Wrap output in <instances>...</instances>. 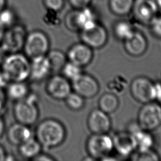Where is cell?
<instances>
[{
  "label": "cell",
  "instance_id": "ab89813d",
  "mask_svg": "<svg viewBox=\"0 0 161 161\" xmlns=\"http://www.w3.org/2000/svg\"><path fill=\"white\" fill-rule=\"evenodd\" d=\"M5 0H0V11L3 9L4 6Z\"/></svg>",
  "mask_w": 161,
  "mask_h": 161
},
{
  "label": "cell",
  "instance_id": "e575fe53",
  "mask_svg": "<svg viewBox=\"0 0 161 161\" xmlns=\"http://www.w3.org/2000/svg\"><path fill=\"white\" fill-rule=\"evenodd\" d=\"M6 98L7 96L6 94V92L4 90V88L0 87V103L6 104Z\"/></svg>",
  "mask_w": 161,
  "mask_h": 161
},
{
  "label": "cell",
  "instance_id": "7402d4cb",
  "mask_svg": "<svg viewBox=\"0 0 161 161\" xmlns=\"http://www.w3.org/2000/svg\"><path fill=\"white\" fill-rule=\"evenodd\" d=\"M49 61L52 72L57 73L61 71L67 62V55L59 50H52L46 55Z\"/></svg>",
  "mask_w": 161,
  "mask_h": 161
},
{
  "label": "cell",
  "instance_id": "9a60e30c",
  "mask_svg": "<svg viewBox=\"0 0 161 161\" xmlns=\"http://www.w3.org/2000/svg\"><path fill=\"white\" fill-rule=\"evenodd\" d=\"M112 138L114 149L121 156H131L136 150L135 140L128 131L116 133Z\"/></svg>",
  "mask_w": 161,
  "mask_h": 161
},
{
  "label": "cell",
  "instance_id": "484cf974",
  "mask_svg": "<svg viewBox=\"0 0 161 161\" xmlns=\"http://www.w3.org/2000/svg\"><path fill=\"white\" fill-rule=\"evenodd\" d=\"M62 75L67 79L70 82L76 79L82 73V67L71 62H67L62 70Z\"/></svg>",
  "mask_w": 161,
  "mask_h": 161
},
{
  "label": "cell",
  "instance_id": "ba28073f",
  "mask_svg": "<svg viewBox=\"0 0 161 161\" xmlns=\"http://www.w3.org/2000/svg\"><path fill=\"white\" fill-rule=\"evenodd\" d=\"M130 92L135 99L140 103L144 104L154 101L155 83L146 77H137L131 81Z\"/></svg>",
  "mask_w": 161,
  "mask_h": 161
},
{
  "label": "cell",
  "instance_id": "60d3db41",
  "mask_svg": "<svg viewBox=\"0 0 161 161\" xmlns=\"http://www.w3.org/2000/svg\"><path fill=\"white\" fill-rule=\"evenodd\" d=\"M4 30L0 27V44H1L3 36V35H4Z\"/></svg>",
  "mask_w": 161,
  "mask_h": 161
},
{
  "label": "cell",
  "instance_id": "9c48e42d",
  "mask_svg": "<svg viewBox=\"0 0 161 161\" xmlns=\"http://www.w3.org/2000/svg\"><path fill=\"white\" fill-rule=\"evenodd\" d=\"M82 42L92 48L103 47L108 40V32L101 25L96 23L92 26L80 30Z\"/></svg>",
  "mask_w": 161,
  "mask_h": 161
},
{
  "label": "cell",
  "instance_id": "3957f363",
  "mask_svg": "<svg viewBox=\"0 0 161 161\" xmlns=\"http://www.w3.org/2000/svg\"><path fill=\"white\" fill-rule=\"evenodd\" d=\"M36 101V96L33 94H29L26 97L16 101L13 114L17 122L28 126L36 123L39 115Z\"/></svg>",
  "mask_w": 161,
  "mask_h": 161
},
{
  "label": "cell",
  "instance_id": "44dd1931",
  "mask_svg": "<svg viewBox=\"0 0 161 161\" xmlns=\"http://www.w3.org/2000/svg\"><path fill=\"white\" fill-rule=\"evenodd\" d=\"M20 155L28 159H33L41 151L42 146L38 141L33 136L18 146Z\"/></svg>",
  "mask_w": 161,
  "mask_h": 161
},
{
  "label": "cell",
  "instance_id": "f35d334b",
  "mask_svg": "<svg viewBox=\"0 0 161 161\" xmlns=\"http://www.w3.org/2000/svg\"><path fill=\"white\" fill-rule=\"evenodd\" d=\"M158 92L157 93V95L155 100H157V102L161 105V87L159 88Z\"/></svg>",
  "mask_w": 161,
  "mask_h": 161
},
{
  "label": "cell",
  "instance_id": "2e32d148",
  "mask_svg": "<svg viewBox=\"0 0 161 161\" xmlns=\"http://www.w3.org/2000/svg\"><path fill=\"white\" fill-rule=\"evenodd\" d=\"M147 47L146 37L138 31L135 30L129 38L124 40L125 51L133 57H139L143 55L146 52Z\"/></svg>",
  "mask_w": 161,
  "mask_h": 161
},
{
  "label": "cell",
  "instance_id": "5bb4252c",
  "mask_svg": "<svg viewBox=\"0 0 161 161\" xmlns=\"http://www.w3.org/2000/svg\"><path fill=\"white\" fill-rule=\"evenodd\" d=\"M92 57V48L83 42L73 45L67 53V58L69 62L81 67L88 65L91 62Z\"/></svg>",
  "mask_w": 161,
  "mask_h": 161
},
{
  "label": "cell",
  "instance_id": "d4e9b609",
  "mask_svg": "<svg viewBox=\"0 0 161 161\" xmlns=\"http://www.w3.org/2000/svg\"><path fill=\"white\" fill-rule=\"evenodd\" d=\"M135 31L132 25L126 21H119L114 27V33L119 40H125Z\"/></svg>",
  "mask_w": 161,
  "mask_h": 161
},
{
  "label": "cell",
  "instance_id": "603a6c76",
  "mask_svg": "<svg viewBox=\"0 0 161 161\" xmlns=\"http://www.w3.org/2000/svg\"><path fill=\"white\" fill-rule=\"evenodd\" d=\"M99 108L107 114L114 112L119 106V99L118 97L110 92L103 94L99 99Z\"/></svg>",
  "mask_w": 161,
  "mask_h": 161
},
{
  "label": "cell",
  "instance_id": "1f68e13d",
  "mask_svg": "<svg viewBox=\"0 0 161 161\" xmlns=\"http://www.w3.org/2000/svg\"><path fill=\"white\" fill-rule=\"evenodd\" d=\"M91 0H69L72 6L77 9H80L88 6Z\"/></svg>",
  "mask_w": 161,
  "mask_h": 161
},
{
  "label": "cell",
  "instance_id": "277c9868",
  "mask_svg": "<svg viewBox=\"0 0 161 161\" xmlns=\"http://www.w3.org/2000/svg\"><path fill=\"white\" fill-rule=\"evenodd\" d=\"M137 124L148 131L158 128L161 125V105L153 101L144 103L138 112Z\"/></svg>",
  "mask_w": 161,
  "mask_h": 161
},
{
  "label": "cell",
  "instance_id": "d6a6232c",
  "mask_svg": "<svg viewBox=\"0 0 161 161\" xmlns=\"http://www.w3.org/2000/svg\"><path fill=\"white\" fill-rule=\"evenodd\" d=\"M35 161H53L55 158L47 154H41L40 153L32 159Z\"/></svg>",
  "mask_w": 161,
  "mask_h": 161
},
{
  "label": "cell",
  "instance_id": "8fae6325",
  "mask_svg": "<svg viewBox=\"0 0 161 161\" xmlns=\"http://www.w3.org/2000/svg\"><path fill=\"white\" fill-rule=\"evenodd\" d=\"M72 89L71 82L62 75L55 74L50 77L46 84L48 95L57 100L65 99Z\"/></svg>",
  "mask_w": 161,
  "mask_h": 161
},
{
  "label": "cell",
  "instance_id": "7c38bea8",
  "mask_svg": "<svg viewBox=\"0 0 161 161\" xmlns=\"http://www.w3.org/2000/svg\"><path fill=\"white\" fill-rule=\"evenodd\" d=\"M158 9L153 0H135L131 11L139 22L148 25L157 16Z\"/></svg>",
  "mask_w": 161,
  "mask_h": 161
},
{
  "label": "cell",
  "instance_id": "cb8c5ba5",
  "mask_svg": "<svg viewBox=\"0 0 161 161\" xmlns=\"http://www.w3.org/2000/svg\"><path fill=\"white\" fill-rule=\"evenodd\" d=\"M135 0H109L111 11L116 15L125 16L132 10Z\"/></svg>",
  "mask_w": 161,
  "mask_h": 161
},
{
  "label": "cell",
  "instance_id": "7a4b0ae2",
  "mask_svg": "<svg viewBox=\"0 0 161 161\" xmlns=\"http://www.w3.org/2000/svg\"><path fill=\"white\" fill-rule=\"evenodd\" d=\"M1 68L9 82L26 81L30 78V60L25 54L8 53L1 64Z\"/></svg>",
  "mask_w": 161,
  "mask_h": 161
},
{
  "label": "cell",
  "instance_id": "d590c367",
  "mask_svg": "<svg viewBox=\"0 0 161 161\" xmlns=\"http://www.w3.org/2000/svg\"><path fill=\"white\" fill-rule=\"evenodd\" d=\"M8 55V53L3 50V48L0 46V65L2 64V62H3V60H4L5 57H6V55Z\"/></svg>",
  "mask_w": 161,
  "mask_h": 161
},
{
  "label": "cell",
  "instance_id": "8992f818",
  "mask_svg": "<svg viewBox=\"0 0 161 161\" xmlns=\"http://www.w3.org/2000/svg\"><path fill=\"white\" fill-rule=\"evenodd\" d=\"M50 40L43 32L33 31L26 35L23 50L29 58L46 55L49 51Z\"/></svg>",
  "mask_w": 161,
  "mask_h": 161
},
{
  "label": "cell",
  "instance_id": "74e56055",
  "mask_svg": "<svg viewBox=\"0 0 161 161\" xmlns=\"http://www.w3.org/2000/svg\"><path fill=\"white\" fill-rule=\"evenodd\" d=\"M4 131V121L2 118V116H0V138L3 135Z\"/></svg>",
  "mask_w": 161,
  "mask_h": 161
},
{
  "label": "cell",
  "instance_id": "4dcf8cb0",
  "mask_svg": "<svg viewBox=\"0 0 161 161\" xmlns=\"http://www.w3.org/2000/svg\"><path fill=\"white\" fill-rule=\"evenodd\" d=\"M47 8L53 11L60 10L64 5V0H45Z\"/></svg>",
  "mask_w": 161,
  "mask_h": 161
},
{
  "label": "cell",
  "instance_id": "52a82bcc",
  "mask_svg": "<svg viewBox=\"0 0 161 161\" xmlns=\"http://www.w3.org/2000/svg\"><path fill=\"white\" fill-rule=\"evenodd\" d=\"M26 32L21 25H13L4 31L0 46L8 54L19 52L23 48Z\"/></svg>",
  "mask_w": 161,
  "mask_h": 161
},
{
  "label": "cell",
  "instance_id": "f1b7e54d",
  "mask_svg": "<svg viewBox=\"0 0 161 161\" xmlns=\"http://www.w3.org/2000/svg\"><path fill=\"white\" fill-rule=\"evenodd\" d=\"M14 25V16L9 9H3L0 11V27L6 30Z\"/></svg>",
  "mask_w": 161,
  "mask_h": 161
},
{
  "label": "cell",
  "instance_id": "4316f807",
  "mask_svg": "<svg viewBox=\"0 0 161 161\" xmlns=\"http://www.w3.org/2000/svg\"><path fill=\"white\" fill-rule=\"evenodd\" d=\"M64 100L67 106L74 111L80 109L84 105V98L75 92L71 91Z\"/></svg>",
  "mask_w": 161,
  "mask_h": 161
},
{
  "label": "cell",
  "instance_id": "6da1fadb",
  "mask_svg": "<svg viewBox=\"0 0 161 161\" xmlns=\"http://www.w3.org/2000/svg\"><path fill=\"white\" fill-rule=\"evenodd\" d=\"M35 136L42 148L50 149L63 143L65 138L66 131L59 121L48 118L39 123L36 128Z\"/></svg>",
  "mask_w": 161,
  "mask_h": 161
},
{
  "label": "cell",
  "instance_id": "30bf717a",
  "mask_svg": "<svg viewBox=\"0 0 161 161\" xmlns=\"http://www.w3.org/2000/svg\"><path fill=\"white\" fill-rule=\"evenodd\" d=\"M72 89L84 98H91L96 96L99 90L97 80L92 75L82 73L76 79L71 82Z\"/></svg>",
  "mask_w": 161,
  "mask_h": 161
},
{
  "label": "cell",
  "instance_id": "4fadbf2b",
  "mask_svg": "<svg viewBox=\"0 0 161 161\" xmlns=\"http://www.w3.org/2000/svg\"><path fill=\"white\" fill-rule=\"evenodd\" d=\"M87 126L92 133H108L111 128V121L108 114L99 108L93 109L87 118Z\"/></svg>",
  "mask_w": 161,
  "mask_h": 161
},
{
  "label": "cell",
  "instance_id": "83f0119b",
  "mask_svg": "<svg viewBox=\"0 0 161 161\" xmlns=\"http://www.w3.org/2000/svg\"><path fill=\"white\" fill-rule=\"evenodd\" d=\"M133 160H158V155L152 148L147 150H136L131 155Z\"/></svg>",
  "mask_w": 161,
  "mask_h": 161
},
{
  "label": "cell",
  "instance_id": "8d00e7d4",
  "mask_svg": "<svg viewBox=\"0 0 161 161\" xmlns=\"http://www.w3.org/2000/svg\"><path fill=\"white\" fill-rule=\"evenodd\" d=\"M6 155V154L4 148L2 147L1 145H0V161H4Z\"/></svg>",
  "mask_w": 161,
  "mask_h": 161
},
{
  "label": "cell",
  "instance_id": "e0dca14e",
  "mask_svg": "<svg viewBox=\"0 0 161 161\" xmlns=\"http://www.w3.org/2000/svg\"><path fill=\"white\" fill-rule=\"evenodd\" d=\"M51 72L50 65L47 55L31 58L29 79L33 81L40 82L45 79Z\"/></svg>",
  "mask_w": 161,
  "mask_h": 161
},
{
  "label": "cell",
  "instance_id": "b9f144b4",
  "mask_svg": "<svg viewBox=\"0 0 161 161\" xmlns=\"http://www.w3.org/2000/svg\"><path fill=\"white\" fill-rule=\"evenodd\" d=\"M155 4L157 5L158 8H161V0H153Z\"/></svg>",
  "mask_w": 161,
  "mask_h": 161
},
{
  "label": "cell",
  "instance_id": "ac0fdd59",
  "mask_svg": "<svg viewBox=\"0 0 161 161\" xmlns=\"http://www.w3.org/2000/svg\"><path fill=\"white\" fill-rule=\"evenodd\" d=\"M33 136L30 126L16 122L12 124L7 131L8 142L16 146H19Z\"/></svg>",
  "mask_w": 161,
  "mask_h": 161
},
{
  "label": "cell",
  "instance_id": "f546056e",
  "mask_svg": "<svg viewBox=\"0 0 161 161\" xmlns=\"http://www.w3.org/2000/svg\"><path fill=\"white\" fill-rule=\"evenodd\" d=\"M148 25L153 34L156 36L161 37V17L155 16Z\"/></svg>",
  "mask_w": 161,
  "mask_h": 161
},
{
  "label": "cell",
  "instance_id": "d6986e66",
  "mask_svg": "<svg viewBox=\"0 0 161 161\" xmlns=\"http://www.w3.org/2000/svg\"><path fill=\"white\" fill-rule=\"evenodd\" d=\"M133 136L136 145V150H147L152 148L153 145V138L148 131L141 128L137 123H131L128 130Z\"/></svg>",
  "mask_w": 161,
  "mask_h": 161
},
{
  "label": "cell",
  "instance_id": "836d02e7",
  "mask_svg": "<svg viewBox=\"0 0 161 161\" xmlns=\"http://www.w3.org/2000/svg\"><path fill=\"white\" fill-rule=\"evenodd\" d=\"M9 83V81L7 80V79L3 75L2 70H1V65H0V87H1L3 88L6 87Z\"/></svg>",
  "mask_w": 161,
  "mask_h": 161
},
{
  "label": "cell",
  "instance_id": "5b68a950",
  "mask_svg": "<svg viewBox=\"0 0 161 161\" xmlns=\"http://www.w3.org/2000/svg\"><path fill=\"white\" fill-rule=\"evenodd\" d=\"M86 149L89 155L94 160H103L110 155L114 149L113 138L108 133H92L87 140Z\"/></svg>",
  "mask_w": 161,
  "mask_h": 161
},
{
  "label": "cell",
  "instance_id": "ffe728a7",
  "mask_svg": "<svg viewBox=\"0 0 161 161\" xmlns=\"http://www.w3.org/2000/svg\"><path fill=\"white\" fill-rule=\"evenodd\" d=\"M6 88L7 97L14 101L21 100L29 94V87L25 81L11 82Z\"/></svg>",
  "mask_w": 161,
  "mask_h": 161
}]
</instances>
